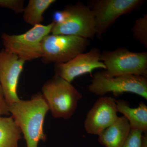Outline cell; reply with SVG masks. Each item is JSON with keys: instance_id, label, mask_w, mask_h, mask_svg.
<instances>
[{"instance_id": "cell-1", "label": "cell", "mask_w": 147, "mask_h": 147, "mask_svg": "<svg viewBox=\"0 0 147 147\" xmlns=\"http://www.w3.org/2000/svg\"><path fill=\"white\" fill-rule=\"evenodd\" d=\"M9 110L21 129L26 147H38L40 142L46 141L44 124L49 108L41 92L30 100L20 99L9 106Z\"/></svg>"}, {"instance_id": "cell-2", "label": "cell", "mask_w": 147, "mask_h": 147, "mask_svg": "<svg viewBox=\"0 0 147 147\" xmlns=\"http://www.w3.org/2000/svg\"><path fill=\"white\" fill-rule=\"evenodd\" d=\"M51 34L74 36L92 39L96 34L93 12L81 2L67 5L53 14Z\"/></svg>"}, {"instance_id": "cell-3", "label": "cell", "mask_w": 147, "mask_h": 147, "mask_svg": "<svg viewBox=\"0 0 147 147\" xmlns=\"http://www.w3.org/2000/svg\"><path fill=\"white\" fill-rule=\"evenodd\" d=\"M41 93L53 117L65 119L73 115L83 98L71 83L55 74L43 84Z\"/></svg>"}, {"instance_id": "cell-4", "label": "cell", "mask_w": 147, "mask_h": 147, "mask_svg": "<svg viewBox=\"0 0 147 147\" xmlns=\"http://www.w3.org/2000/svg\"><path fill=\"white\" fill-rule=\"evenodd\" d=\"M89 91L102 96L108 92L117 96L125 92L138 95L147 100V77L137 75L111 76L105 71H98L88 86Z\"/></svg>"}, {"instance_id": "cell-5", "label": "cell", "mask_w": 147, "mask_h": 147, "mask_svg": "<svg viewBox=\"0 0 147 147\" xmlns=\"http://www.w3.org/2000/svg\"><path fill=\"white\" fill-rule=\"evenodd\" d=\"M55 23L36 25L23 34L11 35L4 33L1 36L4 50L24 61H30L42 57L41 42L51 33Z\"/></svg>"}, {"instance_id": "cell-6", "label": "cell", "mask_w": 147, "mask_h": 147, "mask_svg": "<svg viewBox=\"0 0 147 147\" xmlns=\"http://www.w3.org/2000/svg\"><path fill=\"white\" fill-rule=\"evenodd\" d=\"M90 40L74 36L50 34L41 42L42 62L63 63L84 53L90 45Z\"/></svg>"}, {"instance_id": "cell-7", "label": "cell", "mask_w": 147, "mask_h": 147, "mask_svg": "<svg viewBox=\"0 0 147 147\" xmlns=\"http://www.w3.org/2000/svg\"><path fill=\"white\" fill-rule=\"evenodd\" d=\"M100 60L111 76L137 75L147 77V53H134L125 47L101 53Z\"/></svg>"}, {"instance_id": "cell-8", "label": "cell", "mask_w": 147, "mask_h": 147, "mask_svg": "<svg viewBox=\"0 0 147 147\" xmlns=\"http://www.w3.org/2000/svg\"><path fill=\"white\" fill-rule=\"evenodd\" d=\"M145 0H92L88 5L93 12L96 34H102L119 17L139 9Z\"/></svg>"}, {"instance_id": "cell-9", "label": "cell", "mask_w": 147, "mask_h": 147, "mask_svg": "<svg viewBox=\"0 0 147 147\" xmlns=\"http://www.w3.org/2000/svg\"><path fill=\"white\" fill-rule=\"evenodd\" d=\"M26 62L4 49L0 51V84L8 106L20 99L18 81Z\"/></svg>"}, {"instance_id": "cell-10", "label": "cell", "mask_w": 147, "mask_h": 147, "mask_svg": "<svg viewBox=\"0 0 147 147\" xmlns=\"http://www.w3.org/2000/svg\"><path fill=\"white\" fill-rule=\"evenodd\" d=\"M101 52L97 47H93L89 52L79 54L71 60L63 63L56 64L55 74L69 83L78 76L91 73L94 69H106L100 60Z\"/></svg>"}, {"instance_id": "cell-11", "label": "cell", "mask_w": 147, "mask_h": 147, "mask_svg": "<svg viewBox=\"0 0 147 147\" xmlns=\"http://www.w3.org/2000/svg\"><path fill=\"white\" fill-rule=\"evenodd\" d=\"M116 100L111 96H102L98 98L88 111L84 122L87 133L99 135L117 119Z\"/></svg>"}, {"instance_id": "cell-12", "label": "cell", "mask_w": 147, "mask_h": 147, "mask_svg": "<svg viewBox=\"0 0 147 147\" xmlns=\"http://www.w3.org/2000/svg\"><path fill=\"white\" fill-rule=\"evenodd\" d=\"M131 129L127 119L123 116L118 117L114 123L98 135V141L105 147H122Z\"/></svg>"}, {"instance_id": "cell-13", "label": "cell", "mask_w": 147, "mask_h": 147, "mask_svg": "<svg viewBox=\"0 0 147 147\" xmlns=\"http://www.w3.org/2000/svg\"><path fill=\"white\" fill-rule=\"evenodd\" d=\"M118 112L123 115L128 120L131 129L147 131V106L143 102L137 108H131L126 100H116Z\"/></svg>"}, {"instance_id": "cell-14", "label": "cell", "mask_w": 147, "mask_h": 147, "mask_svg": "<svg viewBox=\"0 0 147 147\" xmlns=\"http://www.w3.org/2000/svg\"><path fill=\"white\" fill-rule=\"evenodd\" d=\"M22 138L21 129L12 116H0V147H19Z\"/></svg>"}, {"instance_id": "cell-15", "label": "cell", "mask_w": 147, "mask_h": 147, "mask_svg": "<svg viewBox=\"0 0 147 147\" xmlns=\"http://www.w3.org/2000/svg\"><path fill=\"white\" fill-rule=\"evenodd\" d=\"M55 1V0H30L23 12L24 21L33 27L41 24L44 20V12Z\"/></svg>"}, {"instance_id": "cell-16", "label": "cell", "mask_w": 147, "mask_h": 147, "mask_svg": "<svg viewBox=\"0 0 147 147\" xmlns=\"http://www.w3.org/2000/svg\"><path fill=\"white\" fill-rule=\"evenodd\" d=\"M134 38L147 48V14L135 21L132 29Z\"/></svg>"}, {"instance_id": "cell-17", "label": "cell", "mask_w": 147, "mask_h": 147, "mask_svg": "<svg viewBox=\"0 0 147 147\" xmlns=\"http://www.w3.org/2000/svg\"><path fill=\"white\" fill-rule=\"evenodd\" d=\"M24 5L23 0H0V7L11 9L17 14L23 13Z\"/></svg>"}, {"instance_id": "cell-18", "label": "cell", "mask_w": 147, "mask_h": 147, "mask_svg": "<svg viewBox=\"0 0 147 147\" xmlns=\"http://www.w3.org/2000/svg\"><path fill=\"white\" fill-rule=\"evenodd\" d=\"M143 132L138 129H131L128 137L122 147H140Z\"/></svg>"}, {"instance_id": "cell-19", "label": "cell", "mask_w": 147, "mask_h": 147, "mask_svg": "<svg viewBox=\"0 0 147 147\" xmlns=\"http://www.w3.org/2000/svg\"><path fill=\"white\" fill-rule=\"evenodd\" d=\"M9 115V106L6 101L2 88L0 84V116H8Z\"/></svg>"}, {"instance_id": "cell-20", "label": "cell", "mask_w": 147, "mask_h": 147, "mask_svg": "<svg viewBox=\"0 0 147 147\" xmlns=\"http://www.w3.org/2000/svg\"><path fill=\"white\" fill-rule=\"evenodd\" d=\"M140 147H147V131L143 132L142 134Z\"/></svg>"}]
</instances>
